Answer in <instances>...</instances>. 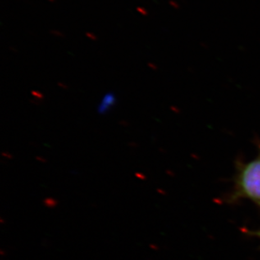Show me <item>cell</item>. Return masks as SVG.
<instances>
[{
  "instance_id": "obj_1",
  "label": "cell",
  "mask_w": 260,
  "mask_h": 260,
  "mask_svg": "<svg viewBox=\"0 0 260 260\" xmlns=\"http://www.w3.org/2000/svg\"><path fill=\"white\" fill-rule=\"evenodd\" d=\"M235 190L236 197L245 198L260 206V153L239 168Z\"/></svg>"
},
{
  "instance_id": "obj_2",
  "label": "cell",
  "mask_w": 260,
  "mask_h": 260,
  "mask_svg": "<svg viewBox=\"0 0 260 260\" xmlns=\"http://www.w3.org/2000/svg\"><path fill=\"white\" fill-rule=\"evenodd\" d=\"M116 97L112 92L106 93L101 100V103L97 107V111L100 115H106L116 106Z\"/></svg>"
},
{
  "instance_id": "obj_3",
  "label": "cell",
  "mask_w": 260,
  "mask_h": 260,
  "mask_svg": "<svg viewBox=\"0 0 260 260\" xmlns=\"http://www.w3.org/2000/svg\"><path fill=\"white\" fill-rule=\"evenodd\" d=\"M31 94L33 96H35V97H37V98L40 99H43V94H42V93H40V92H38V91H31Z\"/></svg>"
},
{
  "instance_id": "obj_4",
  "label": "cell",
  "mask_w": 260,
  "mask_h": 260,
  "mask_svg": "<svg viewBox=\"0 0 260 260\" xmlns=\"http://www.w3.org/2000/svg\"><path fill=\"white\" fill-rule=\"evenodd\" d=\"M137 10H138V12L140 13V14H142V15H145V16L148 15V13H147V10H145L144 8L138 7L137 8Z\"/></svg>"
},
{
  "instance_id": "obj_5",
  "label": "cell",
  "mask_w": 260,
  "mask_h": 260,
  "mask_svg": "<svg viewBox=\"0 0 260 260\" xmlns=\"http://www.w3.org/2000/svg\"><path fill=\"white\" fill-rule=\"evenodd\" d=\"M51 33L55 35V36H57V37H63V34L61 32L58 31V30H51Z\"/></svg>"
},
{
  "instance_id": "obj_6",
  "label": "cell",
  "mask_w": 260,
  "mask_h": 260,
  "mask_svg": "<svg viewBox=\"0 0 260 260\" xmlns=\"http://www.w3.org/2000/svg\"><path fill=\"white\" fill-rule=\"evenodd\" d=\"M86 36L88 37H89L91 40H93V41H96L97 40V37L94 36V35L92 34L90 32H87Z\"/></svg>"
},
{
  "instance_id": "obj_7",
  "label": "cell",
  "mask_w": 260,
  "mask_h": 260,
  "mask_svg": "<svg viewBox=\"0 0 260 260\" xmlns=\"http://www.w3.org/2000/svg\"><path fill=\"white\" fill-rule=\"evenodd\" d=\"M46 204H47V206H50V204H52L53 206L55 205V201H53V200H50L47 199V201H46Z\"/></svg>"
},
{
  "instance_id": "obj_8",
  "label": "cell",
  "mask_w": 260,
  "mask_h": 260,
  "mask_svg": "<svg viewBox=\"0 0 260 260\" xmlns=\"http://www.w3.org/2000/svg\"><path fill=\"white\" fill-rule=\"evenodd\" d=\"M147 65H148V67H149L150 69H153V70H156V69H157V67H156V65L151 63V62H148Z\"/></svg>"
},
{
  "instance_id": "obj_9",
  "label": "cell",
  "mask_w": 260,
  "mask_h": 260,
  "mask_svg": "<svg viewBox=\"0 0 260 260\" xmlns=\"http://www.w3.org/2000/svg\"><path fill=\"white\" fill-rule=\"evenodd\" d=\"M57 85H58L59 87H61V88H64V89H67V88H69V87L67 86V85H65V84H61V83H58V84H57Z\"/></svg>"
},
{
  "instance_id": "obj_10",
  "label": "cell",
  "mask_w": 260,
  "mask_h": 260,
  "mask_svg": "<svg viewBox=\"0 0 260 260\" xmlns=\"http://www.w3.org/2000/svg\"><path fill=\"white\" fill-rule=\"evenodd\" d=\"M258 237L260 238V230L258 232Z\"/></svg>"
},
{
  "instance_id": "obj_11",
  "label": "cell",
  "mask_w": 260,
  "mask_h": 260,
  "mask_svg": "<svg viewBox=\"0 0 260 260\" xmlns=\"http://www.w3.org/2000/svg\"><path fill=\"white\" fill-rule=\"evenodd\" d=\"M48 1H50V2L53 3L54 2L55 0H48Z\"/></svg>"
}]
</instances>
